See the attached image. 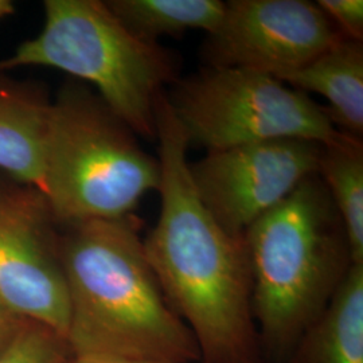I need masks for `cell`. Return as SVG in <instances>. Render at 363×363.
Returning <instances> with one entry per match:
<instances>
[{
  "instance_id": "cell-2",
  "label": "cell",
  "mask_w": 363,
  "mask_h": 363,
  "mask_svg": "<svg viewBox=\"0 0 363 363\" xmlns=\"http://www.w3.org/2000/svg\"><path fill=\"white\" fill-rule=\"evenodd\" d=\"M61 259L70 354L142 363L199 362V352L145 257L133 216L66 226Z\"/></svg>"
},
{
  "instance_id": "cell-18",
  "label": "cell",
  "mask_w": 363,
  "mask_h": 363,
  "mask_svg": "<svg viewBox=\"0 0 363 363\" xmlns=\"http://www.w3.org/2000/svg\"><path fill=\"white\" fill-rule=\"evenodd\" d=\"M66 363H142L120 359V358H111V357H97V355H74L70 354Z\"/></svg>"
},
{
  "instance_id": "cell-4",
  "label": "cell",
  "mask_w": 363,
  "mask_h": 363,
  "mask_svg": "<svg viewBox=\"0 0 363 363\" xmlns=\"http://www.w3.org/2000/svg\"><path fill=\"white\" fill-rule=\"evenodd\" d=\"M160 186V163L97 93L67 82L52 101L42 189L58 225L120 220Z\"/></svg>"
},
{
  "instance_id": "cell-5",
  "label": "cell",
  "mask_w": 363,
  "mask_h": 363,
  "mask_svg": "<svg viewBox=\"0 0 363 363\" xmlns=\"http://www.w3.org/2000/svg\"><path fill=\"white\" fill-rule=\"evenodd\" d=\"M35 38L0 60V73L48 66L89 82L138 136L156 139V104L177 81V61L159 43L136 37L100 0H46Z\"/></svg>"
},
{
  "instance_id": "cell-1",
  "label": "cell",
  "mask_w": 363,
  "mask_h": 363,
  "mask_svg": "<svg viewBox=\"0 0 363 363\" xmlns=\"http://www.w3.org/2000/svg\"><path fill=\"white\" fill-rule=\"evenodd\" d=\"M156 139L160 213L143 247L164 298L194 337L199 363H265L245 238L228 233L196 193L167 93L156 104Z\"/></svg>"
},
{
  "instance_id": "cell-8",
  "label": "cell",
  "mask_w": 363,
  "mask_h": 363,
  "mask_svg": "<svg viewBox=\"0 0 363 363\" xmlns=\"http://www.w3.org/2000/svg\"><path fill=\"white\" fill-rule=\"evenodd\" d=\"M322 148L308 140L276 139L208 152L190 163L191 181L220 226L244 238L256 220L318 174Z\"/></svg>"
},
{
  "instance_id": "cell-3",
  "label": "cell",
  "mask_w": 363,
  "mask_h": 363,
  "mask_svg": "<svg viewBox=\"0 0 363 363\" xmlns=\"http://www.w3.org/2000/svg\"><path fill=\"white\" fill-rule=\"evenodd\" d=\"M265 363H286L354 265L345 226L312 175L245 233Z\"/></svg>"
},
{
  "instance_id": "cell-6",
  "label": "cell",
  "mask_w": 363,
  "mask_h": 363,
  "mask_svg": "<svg viewBox=\"0 0 363 363\" xmlns=\"http://www.w3.org/2000/svg\"><path fill=\"white\" fill-rule=\"evenodd\" d=\"M167 97L189 144L208 152L276 139L327 145L342 135L307 93L253 69L208 66Z\"/></svg>"
},
{
  "instance_id": "cell-9",
  "label": "cell",
  "mask_w": 363,
  "mask_h": 363,
  "mask_svg": "<svg viewBox=\"0 0 363 363\" xmlns=\"http://www.w3.org/2000/svg\"><path fill=\"white\" fill-rule=\"evenodd\" d=\"M346 38L308 0H230L208 34V66L245 67L279 77Z\"/></svg>"
},
{
  "instance_id": "cell-10",
  "label": "cell",
  "mask_w": 363,
  "mask_h": 363,
  "mask_svg": "<svg viewBox=\"0 0 363 363\" xmlns=\"http://www.w3.org/2000/svg\"><path fill=\"white\" fill-rule=\"evenodd\" d=\"M52 100L38 84L0 73V169L42 189Z\"/></svg>"
},
{
  "instance_id": "cell-7",
  "label": "cell",
  "mask_w": 363,
  "mask_h": 363,
  "mask_svg": "<svg viewBox=\"0 0 363 363\" xmlns=\"http://www.w3.org/2000/svg\"><path fill=\"white\" fill-rule=\"evenodd\" d=\"M57 226L37 187L0 182V301L66 339L69 294Z\"/></svg>"
},
{
  "instance_id": "cell-16",
  "label": "cell",
  "mask_w": 363,
  "mask_h": 363,
  "mask_svg": "<svg viewBox=\"0 0 363 363\" xmlns=\"http://www.w3.org/2000/svg\"><path fill=\"white\" fill-rule=\"evenodd\" d=\"M316 4L343 37L363 42L362 0H319Z\"/></svg>"
},
{
  "instance_id": "cell-17",
  "label": "cell",
  "mask_w": 363,
  "mask_h": 363,
  "mask_svg": "<svg viewBox=\"0 0 363 363\" xmlns=\"http://www.w3.org/2000/svg\"><path fill=\"white\" fill-rule=\"evenodd\" d=\"M25 320L0 301V351L13 340Z\"/></svg>"
},
{
  "instance_id": "cell-19",
  "label": "cell",
  "mask_w": 363,
  "mask_h": 363,
  "mask_svg": "<svg viewBox=\"0 0 363 363\" xmlns=\"http://www.w3.org/2000/svg\"><path fill=\"white\" fill-rule=\"evenodd\" d=\"M15 11L13 1L10 0H0V21L13 15Z\"/></svg>"
},
{
  "instance_id": "cell-15",
  "label": "cell",
  "mask_w": 363,
  "mask_h": 363,
  "mask_svg": "<svg viewBox=\"0 0 363 363\" xmlns=\"http://www.w3.org/2000/svg\"><path fill=\"white\" fill-rule=\"evenodd\" d=\"M65 337L48 325L25 320L13 340L0 351V363H66Z\"/></svg>"
},
{
  "instance_id": "cell-14",
  "label": "cell",
  "mask_w": 363,
  "mask_h": 363,
  "mask_svg": "<svg viewBox=\"0 0 363 363\" xmlns=\"http://www.w3.org/2000/svg\"><path fill=\"white\" fill-rule=\"evenodd\" d=\"M106 4L136 37L151 43L190 30L211 34L225 13L220 0H109Z\"/></svg>"
},
{
  "instance_id": "cell-12",
  "label": "cell",
  "mask_w": 363,
  "mask_h": 363,
  "mask_svg": "<svg viewBox=\"0 0 363 363\" xmlns=\"http://www.w3.org/2000/svg\"><path fill=\"white\" fill-rule=\"evenodd\" d=\"M286 363H363V264H354Z\"/></svg>"
},
{
  "instance_id": "cell-11",
  "label": "cell",
  "mask_w": 363,
  "mask_h": 363,
  "mask_svg": "<svg viewBox=\"0 0 363 363\" xmlns=\"http://www.w3.org/2000/svg\"><path fill=\"white\" fill-rule=\"evenodd\" d=\"M276 78L294 89L322 96L333 125L362 138L363 42L342 38L308 64Z\"/></svg>"
},
{
  "instance_id": "cell-13",
  "label": "cell",
  "mask_w": 363,
  "mask_h": 363,
  "mask_svg": "<svg viewBox=\"0 0 363 363\" xmlns=\"http://www.w3.org/2000/svg\"><path fill=\"white\" fill-rule=\"evenodd\" d=\"M318 175L345 226L354 264H363L362 138L342 133L323 145Z\"/></svg>"
}]
</instances>
